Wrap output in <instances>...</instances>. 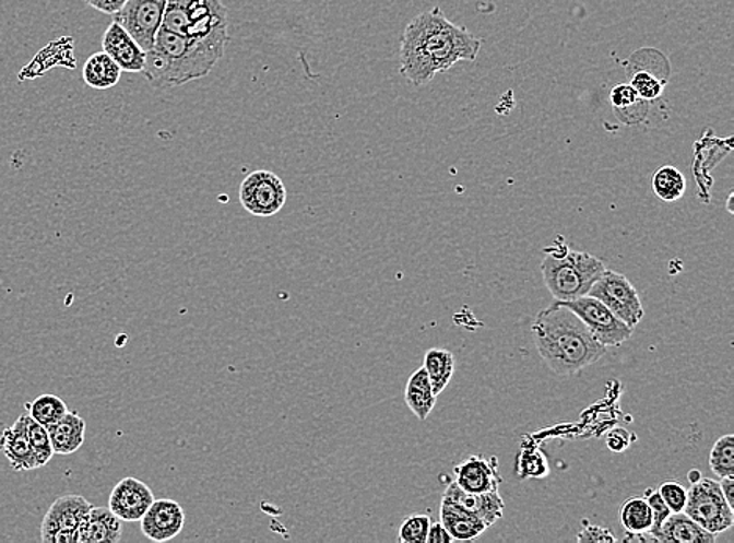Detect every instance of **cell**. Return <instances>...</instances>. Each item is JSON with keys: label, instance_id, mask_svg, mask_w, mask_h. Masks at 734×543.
<instances>
[{"label": "cell", "instance_id": "obj_1", "mask_svg": "<svg viewBox=\"0 0 734 543\" xmlns=\"http://www.w3.org/2000/svg\"><path fill=\"white\" fill-rule=\"evenodd\" d=\"M483 47L464 25L454 24L439 9L419 13L404 28L400 45V71L411 85L423 86L459 61H475Z\"/></svg>", "mask_w": 734, "mask_h": 543}, {"label": "cell", "instance_id": "obj_2", "mask_svg": "<svg viewBox=\"0 0 734 543\" xmlns=\"http://www.w3.org/2000/svg\"><path fill=\"white\" fill-rule=\"evenodd\" d=\"M534 345L542 361L556 375H577L605 356L606 346L589 331L588 326L556 300L542 310L531 326Z\"/></svg>", "mask_w": 734, "mask_h": 543}, {"label": "cell", "instance_id": "obj_3", "mask_svg": "<svg viewBox=\"0 0 734 543\" xmlns=\"http://www.w3.org/2000/svg\"><path fill=\"white\" fill-rule=\"evenodd\" d=\"M226 49L194 42L161 27L154 46L146 50L141 74L154 88H175L208 78Z\"/></svg>", "mask_w": 734, "mask_h": 543}, {"label": "cell", "instance_id": "obj_4", "mask_svg": "<svg viewBox=\"0 0 734 543\" xmlns=\"http://www.w3.org/2000/svg\"><path fill=\"white\" fill-rule=\"evenodd\" d=\"M545 287L553 298L567 303L585 296L606 271L605 263L589 252H578L566 245L549 248L542 262Z\"/></svg>", "mask_w": 734, "mask_h": 543}, {"label": "cell", "instance_id": "obj_5", "mask_svg": "<svg viewBox=\"0 0 734 543\" xmlns=\"http://www.w3.org/2000/svg\"><path fill=\"white\" fill-rule=\"evenodd\" d=\"M162 27L223 49L229 43V13L222 0H166Z\"/></svg>", "mask_w": 734, "mask_h": 543}, {"label": "cell", "instance_id": "obj_6", "mask_svg": "<svg viewBox=\"0 0 734 543\" xmlns=\"http://www.w3.org/2000/svg\"><path fill=\"white\" fill-rule=\"evenodd\" d=\"M683 512L711 534H721L733 527L734 510L723 497L719 481L701 477L690 484Z\"/></svg>", "mask_w": 734, "mask_h": 543}, {"label": "cell", "instance_id": "obj_7", "mask_svg": "<svg viewBox=\"0 0 734 543\" xmlns=\"http://www.w3.org/2000/svg\"><path fill=\"white\" fill-rule=\"evenodd\" d=\"M588 295L602 300L618 320L624 321L631 329L641 323L646 315L635 285L624 274L607 270V268L589 290Z\"/></svg>", "mask_w": 734, "mask_h": 543}, {"label": "cell", "instance_id": "obj_8", "mask_svg": "<svg viewBox=\"0 0 734 543\" xmlns=\"http://www.w3.org/2000/svg\"><path fill=\"white\" fill-rule=\"evenodd\" d=\"M238 198L246 212L252 216L271 219L284 209L287 188L277 174L257 169L241 180Z\"/></svg>", "mask_w": 734, "mask_h": 543}, {"label": "cell", "instance_id": "obj_9", "mask_svg": "<svg viewBox=\"0 0 734 543\" xmlns=\"http://www.w3.org/2000/svg\"><path fill=\"white\" fill-rule=\"evenodd\" d=\"M563 304L569 307L571 312L578 315V318L588 326L594 339L599 340L603 346H620L621 343L631 339L635 329L618 320L616 315L611 312L605 304L594 298V296L585 295Z\"/></svg>", "mask_w": 734, "mask_h": 543}, {"label": "cell", "instance_id": "obj_10", "mask_svg": "<svg viewBox=\"0 0 734 543\" xmlns=\"http://www.w3.org/2000/svg\"><path fill=\"white\" fill-rule=\"evenodd\" d=\"M166 0H128L117 14L115 23L125 27L146 52L154 46L155 36L164 23Z\"/></svg>", "mask_w": 734, "mask_h": 543}, {"label": "cell", "instance_id": "obj_11", "mask_svg": "<svg viewBox=\"0 0 734 543\" xmlns=\"http://www.w3.org/2000/svg\"><path fill=\"white\" fill-rule=\"evenodd\" d=\"M92 503L81 495H64L47 510L42 523V541L45 543H75L79 524L92 509Z\"/></svg>", "mask_w": 734, "mask_h": 543}, {"label": "cell", "instance_id": "obj_12", "mask_svg": "<svg viewBox=\"0 0 734 543\" xmlns=\"http://www.w3.org/2000/svg\"><path fill=\"white\" fill-rule=\"evenodd\" d=\"M141 521V532L152 542H168L186 527V512L173 499H154Z\"/></svg>", "mask_w": 734, "mask_h": 543}, {"label": "cell", "instance_id": "obj_13", "mask_svg": "<svg viewBox=\"0 0 734 543\" xmlns=\"http://www.w3.org/2000/svg\"><path fill=\"white\" fill-rule=\"evenodd\" d=\"M154 492L137 477L119 481L108 498V509L122 521H140L154 503Z\"/></svg>", "mask_w": 734, "mask_h": 543}, {"label": "cell", "instance_id": "obj_14", "mask_svg": "<svg viewBox=\"0 0 734 543\" xmlns=\"http://www.w3.org/2000/svg\"><path fill=\"white\" fill-rule=\"evenodd\" d=\"M454 473V483L466 492H473V494L497 492L500 487L501 476L498 473L497 458L486 459L483 456H472V458L455 465Z\"/></svg>", "mask_w": 734, "mask_h": 543}, {"label": "cell", "instance_id": "obj_15", "mask_svg": "<svg viewBox=\"0 0 734 543\" xmlns=\"http://www.w3.org/2000/svg\"><path fill=\"white\" fill-rule=\"evenodd\" d=\"M103 50L108 54L122 72H141L144 67L146 52L141 49L132 35L118 23L108 25L103 36Z\"/></svg>", "mask_w": 734, "mask_h": 543}, {"label": "cell", "instance_id": "obj_16", "mask_svg": "<svg viewBox=\"0 0 734 543\" xmlns=\"http://www.w3.org/2000/svg\"><path fill=\"white\" fill-rule=\"evenodd\" d=\"M443 497L451 499L465 512L478 517L487 527L497 523L505 512V501H502L498 491L487 492V494H473V492H466L459 487L453 481V483L448 484Z\"/></svg>", "mask_w": 734, "mask_h": 543}, {"label": "cell", "instance_id": "obj_17", "mask_svg": "<svg viewBox=\"0 0 734 543\" xmlns=\"http://www.w3.org/2000/svg\"><path fill=\"white\" fill-rule=\"evenodd\" d=\"M121 539L122 520L99 506H92L75 534V543H118Z\"/></svg>", "mask_w": 734, "mask_h": 543}, {"label": "cell", "instance_id": "obj_18", "mask_svg": "<svg viewBox=\"0 0 734 543\" xmlns=\"http://www.w3.org/2000/svg\"><path fill=\"white\" fill-rule=\"evenodd\" d=\"M0 451L9 459L10 465L16 472H31L38 469L36 456L32 450L31 441L25 434L24 414L7 428L0 437Z\"/></svg>", "mask_w": 734, "mask_h": 543}, {"label": "cell", "instance_id": "obj_19", "mask_svg": "<svg viewBox=\"0 0 734 543\" xmlns=\"http://www.w3.org/2000/svg\"><path fill=\"white\" fill-rule=\"evenodd\" d=\"M440 523L443 524L445 530L450 532L453 541L462 542L475 541L489 528L478 517L465 512L451 499L445 497L442 498V505H440Z\"/></svg>", "mask_w": 734, "mask_h": 543}, {"label": "cell", "instance_id": "obj_20", "mask_svg": "<svg viewBox=\"0 0 734 543\" xmlns=\"http://www.w3.org/2000/svg\"><path fill=\"white\" fill-rule=\"evenodd\" d=\"M54 455L70 456L79 451L85 441L86 423L78 412H67L59 422L47 428Z\"/></svg>", "mask_w": 734, "mask_h": 543}, {"label": "cell", "instance_id": "obj_21", "mask_svg": "<svg viewBox=\"0 0 734 543\" xmlns=\"http://www.w3.org/2000/svg\"><path fill=\"white\" fill-rule=\"evenodd\" d=\"M656 543H714L711 534L685 512L671 514L656 534Z\"/></svg>", "mask_w": 734, "mask_h": 543}, {"label": "cell", "instance_id": "obj_22", "mask_svg": "<svg viewBox=\"0 0 734 543\" xmlns=\"http://www.w3.org/2000/svg\"><path fill=\"white\" fill-rule=\"evenodd\" d=\"M122 70L108 54L96 52L83 64V82L93 90H110L121 81Z\"/></svg>", "mask_w": 734, "mask_h": 543}, {"label": "cell", "instance_id": "obj_23", "mask_svg": "<svg viewBox=\"0 0 734 543\" xmlns=\"http://www.w3.org/2000/svg\"><path fill=\"white\" fill-rule=\"evenodd\" d=\"M404 400H406L409 409L422 422L431 414L434 405H436L437 394L434 393L433 383L429 381V376L425 368H418L409 378L406 390H404Z\"/></svg>", "mask_w": 734, "mask_h": 543}, {"label": "cell", "instance_id": "obj_24", "mask_svg": "<svg viewBox=\"0 0 734 543\" xmlns=\"http://www.w3.org/2000/svg\"><path fill=\"white\" fill-rule=\"evenodd\" d=\"M618 521L628 534H643L653 527V514L646 498L627 499L618 510Z\"/></svg>", "mask_w": 734, "mask_h": 543}, {"label": "cell", "instance_id": "obj_25", "mask_svg": "<svg viewBox=\"0 0 734 543\" xmlns=\"http://www.w3.org/2000/svg\"><path fill=\"white\" fill-rule=\"evenodd\" d=\"M426 373H428L429 381L433 383L434 393L440 394L447 389L454 373V356L451 351L439 350L434 347L429 350L425 356V364H423Z\"/></svg>", "mask_w": 734, "mask_h": 543}, {"label": "cell", "instance_id": "obj_26", "mask_svg": "<svg viewBox=\"0 0 734 543\" xmlns=\"http://www.w3.org/2000/svg\"><path fill=\"white\" fill-rule=\"evenodd\" d=\"M653 191L661 201L675 202L685 197L686 179L678 168L672 165L661 166L654 173L652 180Z\"/></svg>", "mask_w": 734, "mask_h": 543}, {"label": "cell", "instance_id": "obj_27", "mask_svg": "<svg viewBox=\"0 0 734 543\" xmlns=\"http://www.w3.org/2000/svg\"><path fill=\"white\" fill-rule=\"evenodd\" d=\"M25 405H27L28 415L35 422H38L39 425L45 426V428H49L54 423L59 422L61 416L67 415L68 412L67 403L52 393L42 394V397L36 398L32 403Z\"/></svg>", "mask_w": 734, "mask_h": 543}, {"label": "cell", "instance_id": "obj_28", "mask_svg": "<svg viewBox=\"0 0 734 543\" xmlns=\"http://www.w3.org/2000/svg\"><path fill=\"white\" fill-rule=\"evenodd\" d=\"M24 425L25 434H27V439L31 441L32 450H34L36 456V463H38V469H42V467L52 461L54 458L49 430L45 426L39 425L38 422H35L31 415H24Z\"/></svg>", "mask_w": 734, "mask_h": 543}, {"label": "cell", "instance_id": "obj_29", "mask_svg": "<svg viewBox=\"0 0 734 543\" xmlns=\"http://www.w3.org/2000/svg\"><path fill=\"white\" fill-rule=\"evenodd\" d=\"M611 104H613L614 111L620 119H624L625 116L629 118H642L646 110H643L642 105L646 104V101H642L638 96V93L635 92L629 83H620V85L614 86L613 92L609 94Z\"/></svg>", "mask_w": 734, "mask_h": 543}, {"label": "cell", "instance_id": "obj_30", "mask_svg": "<svg viewBox=\"0 0 734 543\" xmlns=\"http://www.w3.org/2000/svg\"><path fill=\"white\" fill-rule=\"evenodd\" d=\"M710 467L718 477L734 476V436L726 434L710 452Z\"/></svg>", "mask_w": 734, "mask_h": 543}, {"label": "cell", "instance_id": "obj_31", "mask_svg": "<svg viewBox=\"0 0 734 543\" xmlns=\"http://www.w3.org/2000/svg\"><path fill=\"white\" fill-rule=\"evenodd\" d=\"M629 85L635 88L638 96L646 103L660 99L663 96L667 78H660L656 72L650 70H638L631 75Z\"/></svg>", "mask_w": 734, "mask_h": 543}, {"label": "cell", "instance_id": "obj_32", "mask_svg": "<svg viewBox=\"0 0 734 543\" xmlns=\"http://www.w3.org/2000/svg\"><path fill=\"white\" fill-rule=\"evenodd\" d=\"M548 472L547 458L538 448H524L517 458V473L522 480L544 477L547 476Z\"/></svg>", "mask_w": 734, "mask_h": 543}, {"label": "cell", "instance_id": "obj_33", "mask_svg": "<svg viewBox=\"0 0 734 543\" xmlns=\"http://www.w3.org/2000/svg\"><path fill=\"white\" fill-rule=\"evenodd\" d=\"M429 527H431V519L428 516H423V514L409 516L401 524L398 541L401 543H426Z\"/></svg>", "mask_w": 734, "mask_h": 543}, {"label": "cell", "instance_id": "obj_34", "mask_svg": "<svg viewBox=\"0 0 734 543\" xmlns=\"http://www.w3.org/2000/svg\"><path fill=\"white\" fill-rule=\"evenodd\" d=\"M661 498L664 499L665 505L668 506L672 514L683 512L688 499V491L678 483V481H664L660 488Z\"/></svg>", "mask_w": 734, "mask_h": 543}, {"label": "cell", "instance_id": "obj_35", "mask_svg": "<svg viewBox=\"0 0 734 543\" xmlns=\"http://www.w3.org/2000/svg\"><path fill=\"white\" fill-rule=\"evenodd\" d=\"M643 498L649 503L653 514V527L652 530H650V534H652L653 538H656L658 532L663 528L664 521L668 519V516H671L672 512L671 509H668V506L665 505L664 499L661 498L660 492L649 488V491L643 492ZM654 541H656V539H654Z\"/></svg>", "mask_w": 734, "mask_h": 543}, {"label": "cell", "instance_id": "obj_36", "mask_svg": "<svg viewBox=\"0 0 734 543\" xmlns=\"http://www.w3.org/2000/svg\"><path fill=\"white\" fill-rule=\"evenodd\" d=\"M578 542H594V543H614L617 542L616 535L607 528L596 527L589 521H583V530L578 532Z\"/></svg>", "mask_w": 734, "mask_h": 543}, {"label": "cell", "instance_id": "obj_37", "mask_svg": "<svg viewBox=\"0 0 734 543\" xmlns=\"http://www.w3.org/2000/svg\"><path fill=\"white\" fill-rule=\"evenodd\" d=\"M632 439H635V437H632L627 429L616 428L609 430V434H607L606 437L607 448L614 452L625 451L629 445H631Z\"/></svg>", "mask_w": 734, "mask_h": 543}, {"label": "cell", "instance_id": "obj_38", "mask_svg": "<svg viewBox=\"0 0 734 543\" xmlns=\"http://www.w3.org/2000/svg\"><path fill=\"white\" fill-rule=\"evenodd\" d=\"M83 2L92 7V9L97 10V12L114 16V14H117L125 7L128 0H83Z\"/></svg>", "mask_w": 734, "mask_h": 543}, {"label": "cell", "instance_id": "obj_39", "mask_svg": "<svg viewBox=\"0 0 734 543\" xmlns=\"http://www.w3.org/2000/svg\"><path fill=\"white\" fill-rule=\"evenodd\" d=\"M454 542L453 538H451L450 532L445 530V527L440 521H437V523H433L431 521V527H429V532H428V539H426V543H451Z\"/></svg>", "mask_w": 734, "mask_h": 543}, {"label": "cell", "instance_id": "obj_40", "mask_svg": "<svg viewBox=\"0 0 734 543\" xmlns=\"http://www.w3.org/2000/svg\"><path fill=\"white\" fill-rule=\"evenodd\" d=\"M719 486H721L723 497H725L730 508L734 510V476L721 477Z\"/></svg>", "mask_w": 734, "mask_h": 543}, {"label": "cell", "instance_id": "obj_41", "mask_svg": "<svg viewBox=\"0 0 734 543\" xmlns=\"http://www.w3.org/2000/svg\"><path fill=\"white\" fill-rule=\"evenodd\" d=\"M688 477H689L690 484H696V483H699V481L703 476H701V473L699 472V470L694 469V470H690V472L688 474Z\"/></svg>", "mask_w": 734, "mask_h": 543}, {"label": "cell", "instance_id": "obj_42", "mask_svg": "<svg viewBox=\"0 0 734 543\" xmlns=\"http://www.w3.org/2000/svg\"><path fill=\"white\" fill-rule=\"evenodd\" d=\"M733 197H734L733 191H730L729 201H726V210H729V212L732 213V215L734 213L733 212Z\"/></svg>", "mask_w": 734, "mask_h": 543}]
</instances>
